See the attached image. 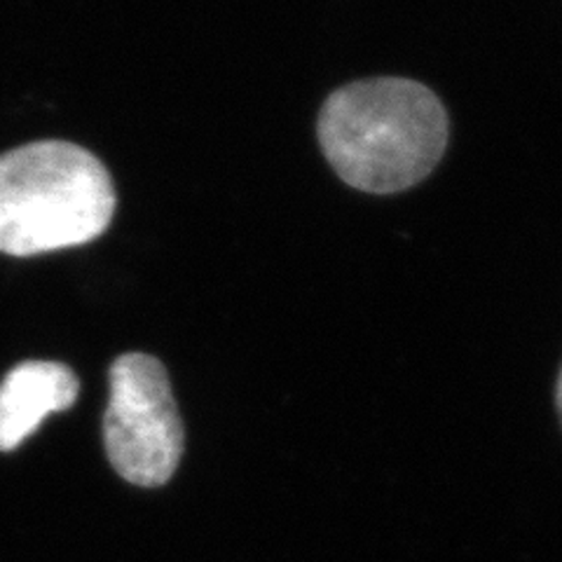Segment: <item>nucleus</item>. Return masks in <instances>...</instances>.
Returning <instances> with one entry per match:
<instances>
[{
  "label": "nucleus",
  "instance_id": "obj_5",
  "mask_svg": "<svg viewBox=\"0 0 562 562\" xmlns=\"http://www.w3.org/2000/svg\"><path fill=\"white\" fill-rule=\"evenodd\" d=\"M555 401H558V413H560V422H562V368L558 375V386H555Z\"/></svg>",
  "mask_w": 562,
  "mask_h": 562
},
{
  "label": "nucleus",
  "instance_id": "obj_3",
  "mask_svg": "<svg viewBox=\"0 0 562 562\" xmlns=\"http://www.w3.org/2000/svg\"><path fill=\"white\" fill-rule=\"evenodd\" d=\"M103 443L122 479L157 487L183 454V425L165 366L148 355H122L111 368Z\"/></svg>",
  "mask_w": 562,
  "mask_h": 562
},
{
  "label": "nucleus",
  "instance_id": "obj_1",
  "mask_svg": "<svg viewBox=\"0 0 562 562\" xmlns=\"http://www.w3.org/2000/svg\"><path fill=\"white\" fill-rule=\"evenodd\" d=\"M319 144L340 179L373 195L425 181L448 146V113L429 87L406 78L359 80L319 113Z\"/></svg>",
  "mask_w": 562,
  "mask_h": 562
},
{
  "label": "nucleus",
  "instance_id": "obj_4",
  "mask_svg": "<svg viewBox=\"0 0 562 562\" xmlns=\"http://www.w3.org/2000/svg\"><path fill=\"white\" fill-rule=\"evenodd\" d=\"M78 398V378L57 361H24L0 384V450L22 446L52 413Z\"/></svg>",
  "mask_w": 562,
  "mask_h": 562
},
{
  "label": "nucleus",
  "instance_id": "obj_2",
  "mask_svg": "<svg viewBox=\"0 0 562 562\" xmlns=\"http://www.w3.org/2000/svg\"><path fill=\"white\" fill-rule=\"evenodd\" d=\"M115 214L101 160L66 140L0 155V251L38 256L97 239Z\"/></svg>",
  "mask_w": 562,
  "mask_h": 562
}]
</instances>
